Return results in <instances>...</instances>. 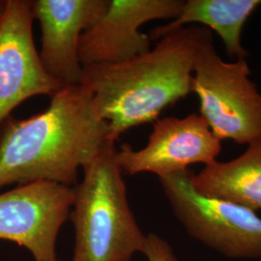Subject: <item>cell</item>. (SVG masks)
I'll list each match as a JSON object with an SVG mask.
<instances>
[{
    "mask_svg": "<svg viewBox=\"0 0 261 261\" xmlns=\"http://www.w3.org/2000/svg\"><path fill=\"white\" fill-rule=\"evenodd\" d=\"M111 142L91 92L83 84L65 86L45 111L25 119L11 115L1 125L0 190L35 182L76 186L80 169Z\"/></svg>",
    "mask_w": 261,
    "mask_h": 261,
    "instance_id": "obj_1",
    "label": "cell"
},
{
    "mask_svg": "<svg viewBox=\"0 0 261 261\" xmlns=\"http://www.w3.org/2000/svg\"><path fill=\"white\" fill-rule=\"evenodd\" d=\"M212 41L210 29L187 25L125 62L84 66L82 84L109 125L110 141L115 143L125 132L157 121L164 110L192 93L196 57Z\"/></svg>",
    "mask_w": 261,
    "mask_h": 261,
    "instance_id": "obj_2",
    "label": "cell"
},
{
    "mask_svg": "<svg viewBox=\"0 0 261 261\" xmlns=\"http://www.w3.org/2000/svg\"><path fill=\"white\" fill-rule=\"evenodd\" d=\"M114 144H107L83 168V180L74 187L69 218L75 247L70 261H130L142 251L146 235L130 209Z\"/></svg>",
    "mask_w": 261,
    "mask_h": 261,
    "instance_id": "obj_3",
    "label": "cell"
},
{
    "mask_svg": "<svg viewBox=\"0 0 261 261\" xmlns=\"http://www.w3.org/2000/svg\"><path fill=\"white\" fill-rule=\"evenodd\" d=\"M250 75L247 59L224 61L213 41L196 57L192 93L198 98L199 114L221 141L249 145L261 139V93Z\"/></svg>",
    "mask_w": 261,
    "mask_h": 261,
    "instance_id": "obj_4",
    "label": "cell"
},
{
    "mask_svg": "<svg viewBox=\"0 0 261 261\" xmlns=\"http://www.w3.org/2000/svg\"><path fill=\"white\" fill-rule=\"evenodd\" d=\"M192 169L160 178L173 214L194 239L231 258H261V218L229 201L199 195Z\"/></svg>",
    "mask_w": 261,
    "mask_h": 261,
    "instance_id": "obj_5",
    "label": "cell"
},
{
    "mask_svg": "<svg viewBox=\"0 0 261 261\" xmlns=\"http://www.w3.org/2000/svg\"><path fill=\"white\" fill-rule=\"evenodd\" d=\"M74 187L35 182L0 194V239L28 250L34 261H57L56 241L69 218Z\"/></svg>",
    "mask_w": 261,
    "mask_h": 261,
    "instance_id": "obj_6",
    "label": "cell"
},
{
    "mask_svg": "<svg viewBox=\"0 0 261 261\" xmlns=\"http://www.w3.org/2000/svg\"><path fill=\"white\" fill-rule=\"evenodd\" d=\"M221 152L222 141L204 118L199 113H191L183 118L158 119L143 148L135 150L124 143L115 151L114 159L124 174L149 172L161 178L189 169L194 164L209 165Z\"/></svg>",
    "mask_w": 261,
    "mask_h": 261,
    "instance_id": "obj_7",
    "label": "cell"
},
{
    "mask_svg": "<svg viewBox=\"0 0 261 261\" xmlns=\"http://www.w3.org/2000/svg\"><path fill=\"white\" fill-rule=\"evenodd\" d=\"M31 1L6 0L0 19V127L30 98H51L62 84L47 74L33 40Z\"/></svg>",
    "mask_w": 261,
    "mask_h": 261,
    "instance_id": "obj_8",
    "label": "cell"
},
{
    "mask_svg": "<svg viewBox=\"0 0 261 261\" xmlns=\"http://www.w3.org/2000/svg\"><path fill=\"white\" fill-rule=\"evenodd\" d=\"M183 5V0H110L103 18L82 36V64H117L148 51L152 41L140 27L156 19L172 20Z\"/></svg>",
    "mask_w": 261,
    "mask_h": 261,
    "instance_id": "obj_9",
    "label": "cell"
},
{
    "mask_svg": "<svg viewBox=\"0 0 261 261\" xmlns=\"http://www.w3.org/2000/svg\"><path fill=\"white\" fill-rule=\"evenodd\" d=\"M110 0H33L31 11L41 29L39 57L48 75L63 86L82 84L81 39L103 18Z\"/></svg>",
    "mask_w": 261,
    "mask_h": 261,
    "instance_id": "obj_10",
    "label": "cell"
},
{
    "mask_svg": "<svg viewBox=\"0 0 261 261\" xmlns=\"http://www.w3.org/2000/svg\"><path fill=\"white\" fill-rule=\"evenodd\" d=\"M260 5V0H187L177 18L154 28L149 37L158 41L179 28L199 24L214 30L230 58L248 59L249 51L241 40L243 28Z\"/></svg>",
    "mask_w": 261,
    "mask_h": 261,
    "instance_id": "obj_11",
    "label": "cell"
},
{
    "mask_svg": "<svg viewBox=\"0 0 261 261\" xmlns=\"http://www.w3.org/2000/svg\"><path fill=\"white\" fill-rule=\"evenodd\" d=\"M193 186L201 196L261 210V139L229 162L214 161L193 174Z\"/></svg>",
    "mask_w": 261,
    "mask_h": 261,
    "instance_id": "obj_12",
    "label": "cell"
},
{
    "mask_svg": "<svg viewBox=\"0 0 261 261\" xmlns=\"http://www.w3.org/2000/svg\"><path fill=\"white\" fill-rule=\"evenodd\" d=\"M141 252L146 256L147 261H180L170 245L155 233L146 235Z\"/></svg>",
    "mask_w": 261,
    "mask_h": 261,
    "instance_id": "obj_13",
    "label": "cell"
},
{
    "mask_svg": "<svg viewBox=\"0 0 261 261\" xmlns=\"http://www.w3.org/2000/svg\"><path fill=\"white\" fill-rule=\"evenodd\" d=\"M5 5H6V0H0V19L3 14V11L5 9Z\"/></svg>",
    "mask_w": 261,
    "mask_h": 261,
    "instance_id": "obj_14",
    "label": "cell"
},
{
    "mask_svg": "<svg viewBox=\"0 0 261 261\" xmlns=\"http://www.w3.org/2000/svg\"><path fill=\"white\" fill-rule=\"evenodd\" d=\"M57 261H64V260H61V259H58Z\"/></svg>",
    "mask_w": 261,
    "mask_h": 261,
    "instance_id": "obj_15",
    "label": "cell"
}]
</instances>
